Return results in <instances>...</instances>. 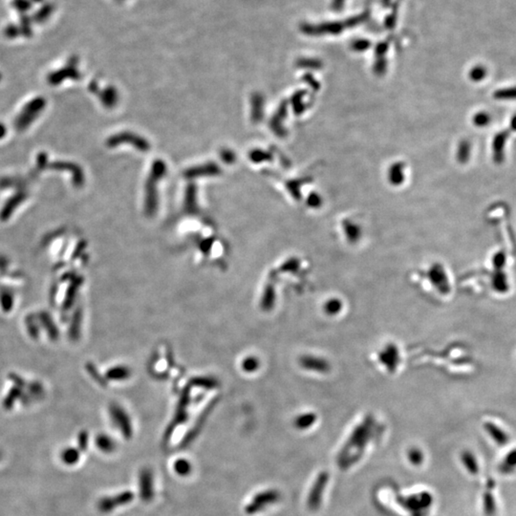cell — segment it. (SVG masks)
Segmentation results:
<instances>
[{
  "instance_id": "cell-1",
  "label": "cell",
  "mask_w": 516,
  "mask_h": 516,
  "mask_svg": "<svg viewBox=\"0 0 516 516\" xmlns=\"http://www.w3.org/2000/svg\"><path fill=\"white\" fill-rule=\"evenodd\" d=\"M280 498L279 492L276 491H266V492L258 493L253 497L250 504L246 507V512L248 514H253L258 511H261L262 509L266 508L267 506H270L275 503L276 501Z\"/></svg>"
},
{
  "instance_id": "cell-2",
  "label": "cell",
  "mask_w": 516,
  "mask_h": 516,
  "mask_svg": "<svg viewBox=\"0 0 516 516\" xmlns=\"http://www.w3.org/2000/svg\"><path fill=\"white\" fill-rule=\"evenodd\" d=\"M327 482H328L327 472H322L317 477L315 485L311 491V493L309 495V498H308V507L310 509L316 510L319 507L320 500L322 497L323 491L325 489V486L327 484Z\"/></svg>"
},
{
  "instance_id": "cell-3",
  "label": "cell",
  "mask_w": 516,
  "mask_h": 516,
  "mask_svg": "<svg viewBox=\"0 0 516 516\" xmlns=\"http://www.w3.org/2000/svg\"><path fill=\"white\" fill-rule=\"evenodd\" d=\"M140 492L144 501L149 502L153 498V474L148 468H144L140 473Z\"/></svg>"
},
{
  "instance_id": "cell-4",
  "label": "cell",
  "mask_w": 516,
  "mask_h": 516,
  "mask_svg": "<svg viewBox=\"0 0 516 516\" xmlns=\"http://www.w3.org/2000/svg\"><path fill=\"white\" fill-rule=\"evenodd\" d=\"M133 499V493L130 492H122L121 494L111 497V498H105V500L102 502L101 508L105 511H110L114 509V508L125 505Z\"/></svg>"
},
{
  "instance_id": "cell-5",
  "label": "cell",
  "mask_w": 516,
  "mask_h": 516,
  "mask_svg": "<svg viewBox=\"0 0 516 516\" xmlns=\"http://www.w3.org/2000/svg\"><path fill=\"white\" fill-rule=\"evenodd\" d=\"M495 487V481L490 477L487 481V491L484 494V511L487 516H494L496 512L495 499L492 494V490Z\"/></svg>"
},
{
  "instance_id": "cell-6",
  "label": "cell",
  "mask_w": 516,
  "mask_h": 516,
  "mask_svg": "<svg viewBox=\"0 0 516 516\" xmlns=\"http://www.w3.org/2000/svg\"><path fill=\"white\" fill-rule=\"evenodd\" d=\"M112 416L114 421L118 424L117 426L121 428L122 431L121 433H123V435L126 438H129L132 434V428L127 415L124 412L121 411L120 408H113Z\"/></svg>"
},
{
  "instance_id": "cell-7",
  "label": "cell",
  "mask_w": 516,
  "mask_h": 516,
  "mask_svg": "<svg viewBox=\"0 0 516 516\" xmlns=\"http://www.w3.org/2000/svg\"><path fill=\"white\" fill-rule=\"evenodd\" d=\"M462 462L464 466L468 469V472L472 475H477L479 472V466L477 464L475 456L470 452H464L462 453Z\"/></svg>"
},
{
  "instance_id": "cell-8",
  "label": "cell",
  "mask_w": 516,
  "mask_h": 516,
  "mask_svg": "<svg viewBox=\"0 0 516 516\" xmlns=\"http://www.w3.org/2000/svg\"><path fill=\"white\" fill-rule=\"evenodd\" d=\"M486 428H487L489 433L492 436V438L494 439V441L497 444L503 445V444H506L508 443V437L503 431H501L499 428L494 427L492 424H487Z\"/></svg>"
},
{
  "instance_id": "cell-9",
  "label": "cell",
  "mask_w": 516,
  "mask_h": 516,
  "mask_svg": "<svg viewBox=\"0 0 516 516\" xmlns=\"http://www.w3.org/2000/svg\"><path fill=\"white\" fill-rule=\"evenodd\" d=\"M516 468V449L509 452L507 457L501 465L500 470L503 473H508L513 471Z\"/></svg>"
},
{
  "instance_id": "cell-10",
  "label": "cell",
  "mask_w": 516,
  "mask_h": 516,
  "mask_svg": "<svg viewBox=\"0 0 516 516\" xmlns=\"http://www.w3.org/2000/svg\"><path fill=\"white\" fill-rule=\"evenodd\" d=\"M174 469L180 475H187L191 471V465L186 459H179L174 464Z\"/></svg>"
},
{
  "instance_id": "cell-11",
  "label": "cell",
  "mask_w": 516,
  "mask_h": 516,
  "mask_svg": "<svg viewBox=\"0 0 516 516\" xmlns=\"http://www.w3.org/2000/svg\"><path fill=\"white\" fill-rule=\"evenodd\" d=\"M315 416L313 414H309V415H303L301 417H299V419L297 420L296 422V425L297 427L299 428H309L310 426H312V424L315 422Z\"/></svg>"
},
{
  "instance_id": "cell-12",
  "label": "cell",
  "mask_w": 516,
  "mask_h": 516,
  "mask_svg": "<svg viewBox=\"0 0 516 516\" xmlns=\"http://www.w3.org/2000/svg\"><path fill=\"white\" fill-rule=\"evenodd\" d=\"M98 443H99V446H100L103 450H105V452H112L114 448H115V444H114L112 439H111V438H109V437H106V436H103V437H101V438L98 440Z\"/></svg>"
},
{
  "instance_id": "cell-13",
  "label": "cell",
  "mask_w": 516,
  "mask_h": 516,
  "mask_svg": "<svg viewBox=\"0 0 516 516\" xmlns=\"http://www.w3.org/2000/svg\"><path fill=\"white\" fill-rule=\"evenodd\" d=\"M109 375L113 379H123L128 377L129 372L124 367H118L110 372Z\"/></svg>"
},
{
  "instance_id": "cell-14",
  "label": "cell",
  "mask_w": 516,
  "mask_h": 516,
  "mask_svg": "<svg viewBox=\"0 0 516 516\" xmlns=\"http://www.w3.org/2000/svg\"><path fill=\"white\" fill-rule=\"evenodd\" d=\"M408 457H409V460H410V462H411L413 465H421L423 460H424V455H423L422 452L419 450V449H416V448L411 449L409 452Z\"/></svg>"
},
{
  "instance_id": "cell-15",
  "label": "cell",
  "mask_w": 516,
  "mask_h": 516,
  "mask_svg": "<svg viewBox=\"0 0 516 516\" xmlns=\"http://www.w3.org/2000/svg\"><path fill=\"white\" fill-rule=\"evenodd\" d=\"M257 362H256V360H255V359H253V358H251V359H248V360L244 361V363H243V368H244V370H246V371L248 372L253 371L254 369H256V368H257Z\"/></svg>"
},
{
  "instance_id": "cell-16",
  "label": "cell",
  "mask_w": 516,
  "mask_h": 516,
  "mask_svg": "<svg viewBox=\"0 0 516 516\" xmlns=\"http://www.w3.org/2000/svg\"><path fill=\"white\" fill-rule=\"evenodd\" d=\"M496 95H498V98H504V99H508V98H516V89H512V90H504V91H500L498 93H496Z\"/></svg>"
},
{
  "instance_id": "cell-17",
  "label": "cell",
  "mask_w": 516,
  "mask_h": 516,
  "mask_svg": "<svg viewBox=\"0 0 516 516\" xmlns=\"http://www.w3.org/2000/svg\"><path fill=\"white\" fill-rule=\"evenodd\" d=\"M326 309H327V311H328L329 313H331L332 311H333L334 313H337V311L339 310V301H336V300H335V301H331V302L328 303V305H327V308H326Z\"/></svg>"
},
{
  "instance_id": "cell-18",
  "label": "cell",
  "mask_w": 516,
  "mask_h": 516,
  "mask_svg": "<svg viewBox=\"0 0 516 516\" xmlns=\"http://www.w3.org/2000/svg\"><path fill=\"white\" fill-rule=\"evenodd\" d=\"M511 123H512V125H513V127H515V128H516V118H515V119H514V120H513V121H512V122H511Z\"/></svg>"
}]
</instances>
